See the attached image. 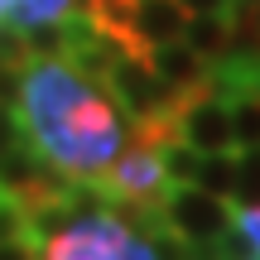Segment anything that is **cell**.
Listing matches in <instances>:
<instances>
[{
    "mask_svg": "<svg viewBox=\"0 0 260 260\" xmlns=\"http://www.w3.org/2000/svg\"><path fill=\"white\" fill-rule=\"evenodd\" d=\"M232 140H236V149L260 145V92L251 82H241L232 92Z\"/></svg>",
    "mask_w": 260,
    "mask_h": 260,
    "instance_id": "52a82bcc",
    "label": "cell"
},
{
    "mask_svg": "<svg viewBox=\"0 0 260 260\" xmlns=\"http://www.w3.org/2000/svg\"><path fill=\"white\" fill-rule=\"evenodd\" d=\"M24 140V125H19V116H15V106L10 102H0V159L10 154V149Z\"/></svg>",
    "mask_w": 260,
    "mask_h": 260,
    "instance_id": "8fae6325",
    "label": "cell"
},
{
    "mask_svg": "<svg viewBox=\"0 0 260 260\" xmlns=\"http://www.w3.org/2000/svg\"><path fill=\"white\" fill-rule=\"evenodd\" d=\"M188 183L207 188V193H217V198H232V193H236V154H232V149L198 154V169H193Z\"/></svg>",
    "mask_w": 260,
    "mask_h": 260,
    "instance_id": "8992f818",
    "label": "cell"
},
{
    "mask_svg": "<svg viewBox=\"0 0 260 260\" xmlns=\"http://www.w3.org/2000/svg\"><path fill=\"white\" fill-rule=\"evenodd\" d=\"M73 0H15L10 5V24L19 29H39V24H63Z\"/></svg>",
    "mask_w": 260,
    "mask_h": 260,
    "instance_id": "ba28073f",
    "label": "cell"
},
{
    "mask_svg": "<svg viewBox=\"0 0 260 260\" xmlns=\"http://www.w3.org/2000/svg\"><path fill=\"white\" fill-rule=\"evenodd\" d=\"M39 260H164L154 241L111 212H82L39 241Z\"/></svg>",
    "mask_w": 260,
    "mask_h": 260,
    "instance_id": "7a4b0ae2",
    "label": "cell"
},
{
    "mask_svg": "<svg viewBox=\"0 0 260 260\" xmlns=\"http://www.w3.org/2000/svg\"><path fill=\"white\" fill-rule=\"evenodd\" d=\"M159 217L188 246H222L236 232V203L207 193L198 183H169L164 203H159Z\"/></svg>",
    "mask_w": 260,
    "mask_h": 260,
    "instance_id": "3957f363",
    "label": "cell"
},
{
    "mask_svg": "<svg viewBox=\"0 0 260 260\" xmlns=\"http://www.w3.org/2000/svg\"><path fill=\"white\" fill-rule=\"evenodd\" d=\"M188 15H232V0H183Z\"/></svg>",
    "mask_w": 260,
    "mask_h": 260,
    "instance_id": "4fadbf2b",
    "label": "cell"
},
{
    "mask_svg": "<svg viewBox=\"0 0 260 260\" xmlns=\"http://www.w3.org/2000/svg\"><path fill=\"white\" fill-rule=\"evenodd\" d=\"M10 5H15V0H0V19H5V15H10Z\"/></svg>",
    "mask_w": 260,
    "mask_h": 260,
    "instance_id": "5bb4252c",
    "label": "cell"
},
{
    "mask_svg": "<svg viewBox=\"0 0 260 260\" xmlns=\"http://www.w3.org/2000/svg\"><path fill=\"white\" fill-rule=\"evenodd\" d=\"M0 260H39V241H5Z\"/></svg>",
    "mask_w": 260,
    "mask_h": 260,
    "instance_id": "7c38bea8",
    "label": "cell"
},
{
    "mask_svg": "<svg viewBox=\"0 0 260 260\" xmlns=\"http://www.w3.org/2000/svg\"><path fill=\"white\" fill-rule=\"evenodd\" d=\"M149 68H154L159 77H164L174 92H188V87H198V82H207L212 77V58H203L188 39H174V44H159V48H149Z\"/></svg>",
    "mask_w": 260,
    "mask_h": 260,
    "instance_id": "5b68a950",
    "label": "cell"
},
{
    "mask_svg": "<svg viewBox=\"0 0 260 260\" xmlns=\"http://www.w3.org/2000/svg\"><path fill=\"white\" fill-rule=\"evenodd\" d=\"M232 203L236 207H260V145L236 154V193H232Z\"/></svg>",
    "mask_w": 260,
    "mask_h": 260,
    "instance_id": "30bf717a",
    "label": "cell"
},
{
    "mask_svg": "<svg viewBox=\"0 0 260 260\" xmlns=\"http://www.w3.org/2000/svg\"><path fill=\"white\" fill-rule=\"evenodd\" d=\"M19 125L29 145L68 178H102L130 140L121 102L68 53H34L24 63Z\"/></svg>",
    "mask_w": 260,
    "mask_h": 260,
    "instance_id": "6da1fadb",
    "label": "cell"
},
{
    "mask_svg": "<svg viewBox=\"0 0 260 260\" xmlns=\"http://www.w3.org/2000/svg\"><path fill=\"white\" fill-rule=\"evenodd\" d=\"M251 260H255V255H251Z\"/></svg>",
    "mask_w": 260,
    "mask_h": 260,
    "instance_id": "2e32d148",
    "label": "cell"
},
{
    "mask_svg": "<svg viewBox=\"0 0 260 260\" xmlns=\"http://www.w3.org/2000/svg\"><path fill=\"white\" fill-rule=\"evenodd\" d=\"M5 241H39V236H34V217H29V207L19 203L15 193L0 188V246H5Z\"/></svg>",
    "mask_w": 260,
    "mask_h": 260,
    "instance_id": "9c48e42d",
    "label": "cell"
},
{
    "mask_svg": "<svg viewBox=\"0 0 260 260\" xmlns=\"http://www.w3.org/2000/svg\"><path fill=\"white\" fill-rule=\"evenodd\" d=\"M217 260H251V255H217Z\"/></svg>",
    "mask_w": 260,
    "mask_h": 260,
    "instance_id": "9a60e30c",
    "label": "cell"
},
{
    "mask_svg": "<svg viewBox=\"0 0 260 260\" xmlns=\"http://www.w3.org/2000/svg\"><path fill=\"white\" fill-rule=\"evenodd\" d=\"M96 183H106V193H111V198H121V203H130V207L140 212V207H159V203H164V193H169L174 178H169L164 149L149 145L145 135L130 130L125 149L116 154V164L106 169Z\"/></svg>",
    "mask_w": 260,
    "mask_h": 260,
    "instance_id": "277c9868",
    "label": "cell"
}]
</instances>
